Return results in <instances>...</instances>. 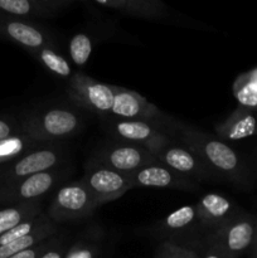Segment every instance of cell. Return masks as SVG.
<instances>
[{"mask_svg": "<svg viewBox=\"0 0 257 258\" xmlns=\"http://www.w3.org/2000/svg\"><path fill=\"white\" fill-rule=\"evenodd\" d=\"M178 134L180 135V143L198 154L199 158L219 179H227L239 186L248 185V168L239 154L228 144L209 134L183 125Z\"/></svg>", "mask_w": 257, "mask_h": 258, "instance_id": "cell-1", "label": "cell"}, {"mask_svg": "<svg viewBox=\"0 0 257 258\" xmlns=\"http://www.w3.org/2000/svg\"><path fill=\"white\" fill-rule=\"evenodd\" d=\"M22 122L23 131L47 144H57L76 135L82 127V117L67 107H50L28 115Z\"/></svg>", "mask_w": 257, "mask_h": 258, "instance_id": "cell-2", "label": "cell"}, {"mask_svg": "<svg viewBox=\"0 0 257 258\" xmlns=\"http://www.w3.org/2000/svg\"><path fill=\"white\" fill-rule=\"evenodd\" d=\"M180 123L169 125L168 121L121 120L107 118V130L118 143L143 146L150 151L161 148L173 141V135L179 133Z\"/></svg>", "mask_w": 257, "mask_h": 258, "instance_id": "cell-3", "label": "cell"}, {"mask_svg": "<svg viewBox=\"0 0 257 258\" xmlns=\"http://www.w3.org/2000/svg\"><path fill=\"white\" fill-rule=\"evenodd\" d=\"M256 239L257 217L242 212L233 221L209 234L204 244L228 258H238L251 251Z\"/></svg>", "mask_w": 257, "mask_h": 258, "instance_id": "cell-4", "label": "cell"}, {"mask_svg": "<svg viewBox=\"0 0 257 258\" xmlns=\"http://www.w3.org/2000/svg\"><path fill=\"white\" fill-rule=\"evenodd\" d=\"M65 158L66 151L57 144L30 151L22 158L0 166V189L34 174L60 168Z\"/></svg>", "mask_w": 257, "mask_h": 258, "instance_id": "cell-5", "label": "cell"}, {"mask_svg": "<svg viewBox=\"0 0 257 258\" xmlns=\"http://www.w3.org/2000/svg\"><path fill=\"white\" fill-rule=\"evenodd\" d=\"M90 190L81 180L60 186L55 193L47 216L55 224L87 218L97 209Z\"/></svg>", "mask_w": 257, "mask_h": 258, "instance_id": "cell-6", "label": "cell"}, {"mask_svg": "<svg viewBox=\"0 0 257 258\" xmlns=\"http://www.w3.org/2000/svg\"><path fill=\"white\" fill-rule=\"evenodd\" d=\"M90 163L131 175L144 166L158 163L156 156L149 149L125 143H116L98 149Z\"/></svg>", "mask_w": 257, "mask_h": 258, "instance_id": "cell-7", "label": "cell"}, {"mask_svg": "<svg viewBox=\"0 0 257 258\" xmlns=\"http://www.w3.org/2000/svg\"><path fill=\"white\" fill-rule=\"evenodd\" d=\"M70 171L62 168L34 174L7 188L0 189V206H18V204L37 202L44 194L59 185Z\"/></svg>", "mask_w": 257, "mask_h": 258, "instance_id": "cell-8", "label": "cell"}, {"mask_svg": "<svg viewBox=\"0 0 257 258\" xmlns=\"http://www.w3.org/2000/svg\"><path fill=\"white\" fill-rule=\"evenodd\" d=\"M81 181L90 190L97 207L116 201L134 188L130 175L96 165L90 161Z\"/></svg>", "mask_w": 257, "mask_h": 258, "instance_id": "cell-9", "label": "cell"}, {"mask_svg": "<svg viewBox=\"0 0 257 258\" xmlns=\"http://www.w3.org/2000/svg\"><path fill=\"white\" fill-rule=\"evenodd\" d=\"M158 159V163L175 173L186 178H196L198 180H213L219 179L203 160L190 148L180 141H170L161 148L151 151Z\"/></svg>", "mask_w": 257, "mask_h": 258, "instance_id": "cell-10", "label": "cell"}, {"mask_svg": "<svg viewBox=\"0 0 257 258\" xmlns=\"http://www.w3.org/2000/svg\"><path fill=\"white\" fill-rule=\"evenodd\" d=\"M117 88L103 85L82 73H76L70 81L68 95L81 107L102 116L111 115Z\"/></svg>", "mask_w": 257, "mask_h": 258, "instance_id": "cell-11", "label": "cell"}, {"mask_svg": "<svg viewBox=\"0 0 257 258\" xmlns=\"http://www.w3.org/2000/svg\"><path fill=\"white\" fill-rule=\"evenodd\" d=\"M196 211L201 226L206 229L208 236L233 221L243 212L231 199L217 193H209L202 197L197 202Z\"/></svg>", "mask_w": 257, "mask_h": 258, "instance_id": "cell-12", "label": "cell"}, {"mask_svg": "<svg viewBox=\"0 0 257 258\" xmlns=\"http://www.w3.org/2000/svg\"><path fill=\"white\" fill-rule=\"evenodd\" d=\"M111 115L121 120L163 121V113L138 92L126 88H117Z\"/></svg>", "mask_w": 257, "mask_h": 258, "instance_id": "cell-13", "label": "cell"}, {"mask_svg": "<svg viewBox=\"0 0 257 258\" xmlns=\"http://www.w3.org/2000/svg\"><path fill=\"white\" fill-rule=\"evenodd\" d=\"M0 33L32 52L53 47V40L47 32L32 23L17 18H0Z\"/></svg>", "mask_w": 257, "mask_h": 258, "instance_id": "cell-14", "label": "cell"}, {"mask_svg": "<svg viewBox=\"0 0 257 258\" xmlns=\"http://www.w3.org/2000/svg\"><path fill=\"white\" fill-rule=\"evenodd\" d=\"M135 186H150V188H171L180 190H194L196 186L186 176L175 173L161 164H151L144 166L130 175Z\"/></svg>", "mask_w": 257, "mask_h": 258, "instance_id": "cell-15", "label": "cell"}, {"mask_svg": "<svg viewBox=\"0 0 257 258\" xmlns=\"http://www.w3.org/2000/svg\"><path fill=\"white\" fill-rule=\"evenodd\" d=\"M222 141H239L257 134V110L238 106L223 122L216 126Z\"/></svg>", "mask_w": 257, "mask_h": 258, "instance_id": "cell-16", "label": "cell"}, {"mask_svg": "<svg viewBox=\"0 0 257 258\" xmlns=\"http://www.w3.org/2000/svg\"><path fill=\"white\" fill-rule=\"evenodd\" d=\"M71 3L70 0H0V12L13 18H50Z\"/></svg>", "mask_w": 257, "mask_h": 258, "instance_id": "cell-17", "label": "cell"}, {"mask_svg": "<svg viewBox=\"0 0 257 258\" xmlns=\"http://www.w3.org/2000/svg\"><path fill=\"white\" fill-rule=\"evenodd\" d=\"M203 229L201 226L198 216H197L196 206H184L169 214L160 223V231L163 234L170 237V241L174 239L185 241L196 236V231Z\"/></svg>", "mask_w": 257, "mask_h": 258, "instance_id": "cell-18", "label": "cell"}, {"mask_svg": "<svg viewBox=\"0 0 257 258\" xmlns=\"http://www.w3.org/2000/svg\"><path fill=\"white\" fill-rule=\"evenodd\" d=\"M96 4L143 19H159L166 12L165 5L158 0H97Z\"/></svg>", "mask_w": 257, "mask_h": 258, "instance_id": "cell-19", "label": "cell"}, {"mask_svg": "<svg viewBox=\"0 0 257 258\" xmlns=\"http://www.w3.org/2000/svg\"><path fill=\"white\" fill-rule=\"evenodd\" d=\"M49 145H54V144L39 141L25 131H22V133L4 139V140H0V166L22 158L30 151Z\"/></svg>", "mask_w": 257, "mask_h": 258, "instance_id": "cell-20", "label": "cell"}, {"mask_svg": "<svg viewBox=\"0 0 257 258\" xmlns=\"http://www.w3.org/2000/svg\"><path fill=\"white\" fill-rule=\"evenodd\" d=\"M40 213H42V208L38 201L0 209V236L17 227L18 224L39 216Z\"/></svg>", "mask_w": 257, "mask_h": 258, "instance_id": "cell-21", "label": "cell"}, {"mask_svg": "<svg viewBox=\"0 0 257 258\" xmlns=\"http://www.w3.org/2000/svg\"><path fill=\"white\" fill-rule=\"evenodd\" d=\"M58 232H59L58 224L52 223L49 226L44 227V228L39 229V231H35L33 233L28 234V236L23 237V238L10 242V243L4 244V246H0V258H9L19 253V252L32 248V247L39 244L40 242L58 234Z\"/></svg>", "mask_w": 257, "mask_h": 258, "instance_id": "cell-22", "label": "cell"}, {"mask_svg": "<svg viewBox=\"0 0 257 258\" xmlns=\"http://www.w3.org/2000/svg\"><path fill=\"white\" fill-rule=\"evenodd\" d=\"M233 92L239 106L257 110V68L237 78Z\"/></svg>", "mask_w": 257, "mask_h": 258, "instance_id": "cell-23", "label": "cell"}, {"mask_svg": "<svg viewBox=\"0 0 257 258\" xmlns=\"http://www.w3.org/2000/svg\"><path fill=\"white\" fill-rule=\"evenodd\" d=\"M35 53H37V58L39 59V62L54 75L67 78L72 73L68 60L63 58L53 47H45Z\"/></svg>", "mask_w": 257, "mask_h": 258, "instance_id": "cell-24", "label": "cell"}, {"mask_svg": "<svg viewBox=\"0 0 257 258\" xmlns=\"http://www.w3.org/2000/svg\"><path fill=\"white\" fill-rule=\"evenodd\" d=\"M92 52V39L85 33H77L70 40V55L77 66H83Z\"/></svg>", "mask_w": 257, "mask_h": 258, "instance_id": "cell-25", "label": "cell"}, {"mask_svg": "<svg viewBox=\"0 0 257 258\" xmlns=\"http://www.w3.org/2000/svg\"><path fill=\"white\" fill-rule=\"evenodd\" d=\"M98 251V234L96 237L87 234L67 249L65 258H97Z\"/></svg>", "mask_w": 257, "mask_h": 258, "instance_id": "cell-26", "label": "cell"}, {"mask_svg": "<svg viewBox=\"0 0 257 258\" xmlns=\"http://www.w3.org/2000/svg\"><path fill=\"white\" fill-rule=\"evenodd\" d=\"M155 258H201V256L196 249L165 241L159 246Z\"/></svg>", "mask_w": 257, "mask_h": 258, "instance_id": "cell-27", "label": "cell"}, {"mask_svg": "<svg viewBox=\"0 0 257 258\" xmlns=\"http://www.w3.org/2000/svg\"><path fill=\"white\" fill-rule=\"evenodd\" d=\"M62 239V237L59 234H55V236L50 237V238L45 239V241L40 242L39 244L37 246L32 247V248H28L25 251L19 252V253L14 254V256L9 257V258H40L43 254L45 253L47 251H49L52 247H54L58 242Z\"/></svg>", "mask_w": 257, "mask_h": 258, "instance_id": "cell-28", "label": "cell"}, {"mask_svg": "<svg viewBox=\"0 0 257 258\" xmlns=\"http://www.w3.org/2000/svg\"><path fill=\"white\" fill-rule=\"evenodd\" d=\"M22 131L23 127L20 121H15L14 118L9 117H0V140L17 135Z\"/></svg>", "mask_w": 257, "mask_h": 258, "instance_id": "cell-29", "label": "cell"}, {"mask_svg": "<svg viewBox=\"0 0 257 258\" xmlns=\"http://www.w3.org/2000/svg\"><path fill=\"white\" fill-rule=\"evenodd\" d=\"M66 253H67V248H66L62 238L54 247H52L49 251L45 252L40 258H65Z\"/></svg>", "mask_w": 257, "mask_h": 258, "instance_id": "cell-30", "label": "cell"}, {"mask_svg": "<svg viewBox=\"0 0 257 258\" xmlns=\"http://www.w3.org/2000/svg\"><path fill=\"white\" fill-rule=\"evenodd\" d=\"M201 258H228V257H226L223 253H221L219 251H217L216 248L208 247V248H207L206 254H204V257H201Z\"/></svg>", "mask_w": 257, "mask_h": 258, "instance_id": "cell-31", "label": "cell"}, {"mask_svg": "<svg viewBox=\"0 0 257 258\" xmlns=\"http://www.w3.org/2000/svg\"><path fill=\"white\" fill-rule=\"evenodd\" d=\"M251 258H257V239H256V242H254L253 247H252V249H251Z\"/></svg>", "mask_w": 257, "mask_h": 258, "instance_id": "cell-32", "label": "cell"}]
</instances>
